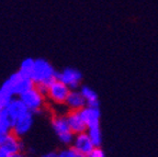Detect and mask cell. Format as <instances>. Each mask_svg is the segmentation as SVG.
<instances>
[{
	"mask_svg": "<svg viewBox=\"0 0 158 157\" xmlns=\"http://www.w3.org/2000/svg\"><path fill=\"white\" fill-rule=\"evenodd\" d=\"M57 73L51 63L43 58H36L34 61L32 74L30 78L32 79L35 85L37 83H47L51 85L55 79H57Z\"/></svg>",
	"mask_w": 158,
	"mask_h": 157,
	"instance_id": "cell-1",
	"label": "cell"
},
{
	"mask_svg": "<svg viewBox=\"0 0 158 157\" xmlns=\"http://www.w3.org/2000/svg\"><path fill=\"white\" fill-rule=\"evenodd\" d=\"M52 128L55 134L57 135L59 142L63 145H65V146L73 145L75 134L70 130L66 116H55L52 119Z\"/></svg>",
	"mask_w": 158,
	"mask_h": 157,
	"instance_id": "cell-2",
	"label": "cell"
},
{
	"mask_svg": "<svg viewBox=\"0 0 158 157\" xmlns=\"http://www.w3.org/2000/svg\"><path fill=\"white\" fill-rule=\"evenodd\" d=\"M8 85V87L10 88V90L12 91L13 96H21L22 93H24L25 91H27L29 89L35 87V83H33V80L30 77H27L24 75H22L20 71L13 73L7 80L5 81Z\"/></svg>",
	"mask_w": 158,
	"mask_h": 157,
	"instance_id": "cell-3",
	"label": "cell"
},
{
	"mask_svg": "<svg viewBox=\"0 0 158 157\" xmlns=\"http://www.w3.org/2000/svg\"><path fill=\"white\" fill-rule=\"evenodd\" d=\"M20 99L24 102V104L29 109V111H31V112H33L35 114V113H39L42 111L45 97L42 96L35 87H33V88L25 91L24 93H22L20 96Z\"/></svg>",
	"mask_w": 158,
	"mask_h": 157,
	"instance_id": "cell-4",
	"label": "cell"
},
{
	"mask_svg": "<svg viewBox=\"0 0 158 157\" xmlns=\"http://www.w3.org/2000/svg\"><path fill=\"white\" fill-rule=\"evenodd\" d=\"M72 89L69 88L67 85L62 83L58 79H55L48 87V93H47V98L51 99L53 102L63 104L66 102V99L68 97L69 92Z\"/></svg>",
	"mask_w": 158,
	"mask_h": 157,
	"instance_id": "cell-5",
	"label": "cell"
},
{
	"mask_svg": "<svg viewBox=\"0 0 158 157\" xmlns=\"http://www.w3.org/2000/svg\"><path fill=\"white\" fill-rule=\"evenodd\" d=\"M57 79L67 85L72 90H74V89H78L79 87H81L82 75L78 69L67 67L62 71L57 73Z\"/></svg>",
	"mask_w": 158,
	"mask_h": 157,
	"instance_id": "cell-6",
	"label": "cell"
},
{
	"mask_svg": "<svg viewBox=\"0 0 158 157\" xmlns=\"http://www.w3.org/2000/svg\"><path fill=\"white\" fill-rule=\"evenodd\" d=\"M33 123H34V113L27 111V113H24L23 116H21L12 122L11 133H13L19 138H22L30 132V130L33 126Z\"/></svg>",
	"mask_w": 158,
	"mask_h": 157,
	"instance_id": "cell-7",
	"label": "cell"
},
{
	"mask_svg": "<svg viewBox=\"0 0 158 157\" xmlns=\"http://www.w3.org/2000/svg\"><path fill=\"white\" fill-rule=\"evenodd\" d=\"M72 147L75 148L78 152L82 153V154H86L88 156L92 151L94 150V143H92L91 138H89V135L87 132L84 133H79V134H75L74 142H73Z\"/></svg>",
	"mask_w": 158,
	"mask_h": 157,
	"instance_id": "cell-8",
	"label": "cell"
},
{
	"mask_svg": "<svg viewBox=\"0 0 158 157\" xmlns=\"http://www.w3.org/2000/svg\"><path fill=\"white\" fill-rule=\"evenodd\" d=\"M0 148L5 151L7 154L13 155L18 154V153H22V151L24 150V145L21 141V138L15 135L13 133H10L5 138L2 144L0 145Z\"/></svg>",
	"mask_w": 158,
	"mask_h": 157,
	"instance_id": "cell-9",
	"label": "cell"
},
{
	"mask_svg": "<svg viewBox=\"0 0 158 157\" xmlns=\"http://www.w3.org/2000/svg\"><path fill=\"white\" fill-rule=\"evenodd\" d=\"M67 120H68L70 130L73 131L74 134H79V133L87 132L88 126H87L86 122L82 119V116L80 111H75L70 110L67 113Z\"/></svg>",
	"mask_w": 158,
	"mask_h": 157,
	"instance_id": "cell-10",
	"label": "cell"
},
{
	"mask_svg": "<svg viewBox=\"0 0 158 157\" xmlns=\"http://www.w3.org/2000/svg\"><path fill=\"white\" fill-rule=\"evenodd\" d=\"M82 119L86 122L87 126H94V125H100V118H101V113H100V108L99 107H90L86 106L84 109L80 110Z\"/></svg>",
	"mask_w": 158,
	"mask_h": 157,
	"instance_id": "cell-11",
	"label": "cell"
},
{
	"mask_svg": "<svg viewBox=\"0 0 158 157\" xmlns=\"http://www.w3.org/2000/svg\"><path fill=\"white\" fill-rule=\"evenodd\" d=\"M27 111H29V109L27 108L24 102L20 99V97L19 98H13L6 108V112L8 113V116L12 120V122L21 116H23L24 113H27Z\"/></svg>",
	"mask_w": 158,
	"mask_h": 157,
	"instance_id": "cell-12",
	"label": "cell"
},
{
	"mask_svg": "<svg viewBox=\"0 0 158 157\" xmlns=\"http://www.w3.org/2000/svg\"><path fill=\"white\" fill-rule=\"evenodd\" d=\"M67 107H68L70 110L75 111H80L81 109H84L87 106V101L84 98L82 93L80 92V90H70L68 97L66 99V102H65Z\"/></svg>",
	"mask_w": 158,
	"mask_h": 157,
	"instance_id": "cell-13",
	"label": "cell"
},
{
	"mask_svg": "<svg viewBox=\"0 0 158 157\" xmlns=\"http://www.w3.org/2000/svg\"><path fill=\"white\" fill-rule=\"evenodd\" d=\"M12 131V120L8 116L6 110L0 111V145Z\"/></svg>",
	"mask_w": 158,
	"mask_h": 157,
	"instance_id": "cell-14",
	"label": "cell"
},
{
	"mask_svg": "<svg viewBox=\"0 0 158 157\" xmlns=\"http://www.w3.org/2000/svg\"><path fill=\"white\" fill-rule=\"evenodd\" d=\"M80 92L82 93L84 98L87 101V106L90 107H99L100 102H99V98L97 92L88 86H81L80 87Z\"/></svg>",
	"mask_w": 158,
	"mask_h": 157,
	"instance_id": "cell-15",
	"label": "cell"
},
{
	"mask_svg": "<svg viewBox=\"0 0 158 157\" xmlns=\"http://www.w3.org/2000/svg\"><path fill=\"white\" fill-rule=\"evenodd\" d=\"M13 99V93L10 90V88L8 87V85L6 83H3L0 87V111L6 110V108L8 107L11 100Z\"/></svg>",
	"mask_w": 158,
	"mask_h": 157,
	"instance_id": "cell-16",
	"label": "cell"
},
{
	"mask_svg": "<svg viewBox=\"0 0 158 157\" xmlns=\"http://www.w3.org/2000/svg\"><path fill=\"white\" fill-rule=\"evenodd\" d=\"M89 138H91L92 143L96 147H100L102 143V133L101 129H100V125H94V126H90L87 130Z\"/></svg>",
	"mask_w": 158,
	"mask_h": 157,
	"instance_id": "cell-17",
	"label": "cell"
},
{
	"mask_svg": "<svg viewBox=\"0 0 158 157\" xmlns=\"http://www.w3.org/2000/svg\"><path fill=\"white\" fill-rule=\"evenodd\" d=\"M34 61L35 59L30 58V57L23 59L22 63L20 64V68H19L20 73H21L22 75H24V76H27V77H31L33 67H34Z\"/></svg>",
	"mask_w": 158,
	"mask_h": 157,
	"instance_id": "cell-18",
	"label": "cell"
},
{
	"mask_svg": "<svg viewBox=\"0 0 158 157\" xmlns=\"http://www.w3.org/2000/svg\"><path fill=\"white\" fill-rule=\"evenodd\" d=\"M58 157H77L76 150L73 147H67L58 152Z\"/></svg>",
	"mask_w": 158,
	"mask_h": 157,
	"instance_id": "cell-19",
	"label": "cell"
},
{
	"mask_svg": "<svg viewBox=\"0 0 158 157\" xmlns=\"http://www.w3.org/2000/svg\"><path fill=\"white\" fill-rule=\"evenodd\" d=\"M48 85L47 83H37V85H35V88L39 90V92L42 95V96H44L45 98H47V93H48Z\"/></svg>",
	"mask_w": 158,
	"mask_h": 157,
	"instance_id": "cell-20",
	"label": "cell"
},
{
	"mask_svg": "<svg viewBox=\"0 0 158 157\" xmlns=\"http://www.w3.org/2000/svg\"><path fill=\"white\" fill-rule=\"evenodd\" d=\"M88 157H106V154L101 150V147H94V150L88 155Z\"/></svg>",
	"mask_w": 158,
	"mask_h": 157,
	"instance_id": "cell-21",
	"label": "cell"
},
{
	"mask_svg": "<svg viewBox=\"0 0 158 157\" xmlns=\"http://www.w3.org/2000/svg\"><path fill=\"white\" fill-rule=\"evenodd\" d=\"M41 157H58V153L57 152H47L43 154Z\"/></svg>",
	"mask_w": 158,
	"mask_h": 157,
	"instance_id": "cell-22",
	"label": "cell"
},
{
	"mask_svg": "<svg viewBox=\"0 0 158 157\" xmlns=\"http://www.w3.org/2000/svg\"><path fill=\"white\" fill-rule=\"evenodd\" d=\"M9 156H10L9 154H7L5 151H2L1 148H0V157H9Z\"/></svg>",
	"mask_w": 158,
	"mask_h": 157,
	"instance_id": "cell-23",
	"label": "cell"
},
{
	"mask_svg": "<svg viewBox=\"0 0 158 157\" xmlns=\"http://www.w3.org/2000/svg\"><path fill=\"white\" fill-rule=\"evenodd\" d=\"M25 155H23L22 153H18V154H13V155H10L9 157H24Z\"/></svg>",
	"mask_w": 158,
	"mask_h": 157,
	"instance_id": "cell-24",
	"label": "cell"
},
{
	"mask_svg": "<svg viewBox=\"0 0 158 157\" xmlns=\"http://www.w3.org/2000/svg\"><path fill=\"white\" fill-rule=\"evenodd\" d=\"M24 157H33V156H32V155H25Z\"/></svg>",
	"mask_w": 158,
	"mask_h": 157,
	"instance_id": "cell-25",
	"label": "cell"
}]
</instances>
